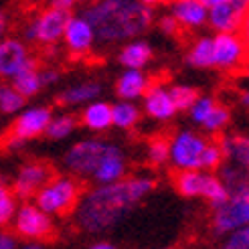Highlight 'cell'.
<instances>
[{
    "instance_id": "obj_20",
    "label": "cell",
    "mask_w": 249,
    "mask_h": 249,
    "mask_svg": "<svg viewBox=\"0 0 249 249\" xmlns=\"http://www.w3.org/2000/svg\"><path fill=\"white\" fill-rule=\"evenodd\" d=\"M152 59V47L146 41H128L120 51V63L126 67V71H140Z\"/></svg>"
},
{
    "instance_id": "obj_27",
    "label": "cell",
    "mask_w": 249,
    "mask_h": 249,
    "mask_svg": "<svg viewBox=\"0 0 249 249\" xmlns=\"http://www.w3.org/2000/svg\"><path fill=\"white\" fill-rule=\"evenodd\" d=\"M77 128V120L73 118L71 114H59V116H53L51 122L47 126V136L53 140H65L69 136L75 132Z\"/></svg>"
},
{
    "instance_id": "obj_1",
    "label": "cell",
    "mask_w": 249,
    "mask_h": 249,
    "mask_svg": "<svg viewBox=\"0 0 249 249\" xmlns=\"http://www.w3.org/2000/svg\"><path fill=\"white\" fill-rule=\"evenodd\" d=\"M150 177L122 178L116 184L93 186L75 205V223L85 233H106L126 219L152 193Z\"/></svg>"
},
{
    "instance_id": "obj_40",
    "label": "cell",
    "mask_w": 249,
    "mask_h": 249,
    "mask_svg": "<svg viewBox=\"0 0 249 249\" xmlns=\"http://www.w3.org/2000/svg\"><path fill=\"white\" fill-rule=\"evenodd\" d=\"M89 249H118L114 243H109V241H95L89 245Z\"/></svg>"
},
{
    "instance_id": "obj_36",
    "label": "cell",
    "mask_w": 249,
    "mask_h": 249,
    "mask_svg": "<svg viewBox=\"0 0 249 249\" xmlns=\"http://www.w3.org/2000/svg\"><path fill=\"white\" fill-rule=\"evenodd\" d=\"M158 24H160V31H162V33H166V35H174V33L178 31V22L174 20L170 15L162 17V18L158 20Z\"/></svg>"
},
{
    "instance_id": "obj_12",
    "label": "cell",
    "mask_w": 249,
    "mask_h": 249,
    "mask_svg": "<svg viewBox=\"0 0 249 249\" xmlns=\"http://www.w3.org/2000/svg\"><path fill=\"white\" fill-rule=\"evenodd\" d=\"M51 178H53L51 166H47L45 162H29L18 170L17 178H15V186H12V193H15V196L22 198V201H29V198H33Z\"/></svg>"
},
{
    "instance_id": "obj_21",
    "label": "cell",
    "mask_w": 249,
    "mask_h": 249,
    "mask_svg": "<svg viewBox=\"0 0 249 249\" xmlns=\"http://www.w3.org/2000/svg\"><path fill=\"white\" fill-rule=\"evenodd\" d=\"M81 122L91 132L109 130L111 128V104L102 102V99H95V102L87 104L81 114Z\"/></svg>"
},
{
    "instance_id": "obj_13",
    "label": "cell",
    "mask_w": 249,
    "mask_h": 249,
    "mask_svg": "<svg viewBox=\"0 0 249 249\" xmlns=\"http://www.w3.org/2000/svg\"><path fill=\"white\" fill-rule=\"evenodd\" d=\"M33 61L35 59L29 53V47L20 39H12V36L0 39V77L12 79Z\"/></svg>"
},
{
    "instance_id": "obj_41",
    "label": "cell",
    "mask_w": 249,
    "mask_h": 249,
    "mask_svg": "<svg viewBox=\"0 0 249 249\" xmlns=\"http://www.w3.org/2000/svg\"><path fill=\"white\" fill-rule=\"evenodd\" d=\"M4 31H6V12L0 8V39H2Z\"/></svg>"
},
{
    "instance_id": "obj_39",
    "label": "cell",
    "mask_w": 249,
    "mask_h": 249,
    "mask_svg": "<svg viewBox=\"0 0 249 249\" xmlns=\"http://www.w3.org/2000/svg\"><path fill=\"white\" fill-rule=\"evenodd\" d=\"M75 4L73 0H55V2H51V6H55V8H61V10H71V6Z\"/></svg>"
},
{
    "instance_id": "obj_42",
    "label": "cell",
    "mask_w": 249,
    "mask_h": 249,
    "mask_svg": "<svg viewBox=\"0 0 249 249\" xmlns=\"http://www.w3.org/2000/svg\"><path fill=\"white\" fill-rule=\"evenodd\" d=\"M18 249H47L43 243H36V241H29V243H24V245H20Z\"/></svg>"
},
{
    "instance_id": "obj_22",
    "label": "cell",
    "mask_w": 249,
    "mask_h": 249,
    "mask_svg": "<svg viewBox=\"0 0 249 249\" xmlns=\"http://www.w3.org/2000/svg\"><path fill=\"white\" fill-rule=\"evenodd\" d=\"M219 148L223 152V160H231V166H237L247 170L249 164V140L245 136H225L221 142Z\"/></svg>"
},
{
    "instance_id": "obj_5",
    "label": "cell",
    "mask_w": 249,
    "mask_h": 249,
    "mask_svg": "<svg viewBox=\"0 0 249 249\" xmlns=\"http://www.w3.org/2000/svg\"><path fill=\"white\" fill-rule=\"evenodd\" d=\"M109 148H111V142H106V140H97V138L79 140L67 150L63 164L75 177L91 178Z\"/></svg>"
},
{
    "instance_id": "obj_14",
    "label": "cell",
    "mask_w": 249,
    "mask_h": 249,
    "mask_svg": "<svg viewBox=\"0 0 249 249\" xmlns=\"http://www.w3.org/2000/svg\"><path fill=\"white\" fill-rule=\"evenodd\" d=\"M245 57V43L235 33H217L213 36V67L233 69Z\"/></svg>"
},
{
    "instance_id": "obj_2",
    "label": "cell",
    "mask_w": 249,
    "mask_h": 249,
    "mask_svg": "<svg viewBox=\"0 0 249 249\" xmlns=\"http://www.w3.org/2000/svg\"><path fill=\"white\" fill-rule=\"evenodd\" d=\"M81 17L91 24L95 41L120 43L144 35L154 22V6L140 0H102L87 6Z\"/></svg>"
},
{
    "instance_id": "obj_43",
    "label": "cell",
    "mask_w": 249,
    "mask_h": 249,
    "mask_svg": "<svg viewBox=\"0 0 249 249\" xmlns=\"http://www.w3.org/2000/svg\"><path fill=\"white\" fill-rule=\"evenodd\" d=\"M241 102H243V106H247V102H249V95H247V93L241 95Z\"/></svg>"
},
{
    "instance_id": "obj_16",
    "label": "cell",
    "mask_w": 249,
    "mask_h": 249,
    "mask_svg": "<svg viewBox=\"0 0 249 249\" xmlns=\"http://www.w3.org/2000/svg\"><path fill=\"white\" fill-rule=\"evenodd\" d=\"M124 174H126V156H124L120 146L111 144V148L107 150L102 162H99L91 178L97 182V186H106V184L120 182L124 178Z\"/></svg>"
},
{
    "instance_id": "obj_25",
    "label": "cell",
    "mask_w": 249,
    "mask_h": 249,
    "mask_svg": "<svg viewBox=\"0 0 249 249\" xmlns=\"http://www.w3.org/2000/svg\"><path fill=\"white\" fill-rule=\"evenodd\" d=\"M140 120V109L132 102H118L111 106V126L120 130H130L134 128Z\"/></svg>"
},
{
    "instance_id": "obj_3",
    "label": "cell",
    "mask_w": 249,
    "mask_h": 249,
    "mask_svg": "<svg viewBox=\"0 0 249 249\" xmlns=\"http://www.w3.org/2000/svg\"><path fill=\"white\" fill-rule=\"evenodd\" d=\"M77 201H79V184L71 177L51 178L35 195V205L49 217L69 213L71 209H75Z\"/></svg>"
},
{
    "instance_id": "obj_7",
    "label": "cell",
    "mask_w": 249,
    "mask_h": 249,
    "mask_svg": "<svg viewBox=\"0 0 249 249\" xmlns=\"http://www.w3.org/2000/svg\"><path fill=\"white\" fill-rule=\"evenodd\" d=\"M69 18H71V15L67 10L49 6L27 24L24 39L43 43V45H55L57 41L63 39V33H65Z\"/></svg>"
},
{
    "instance_id": "obj_37",
    "label": "cell",
    "mask_w": 249,
    "mask_h": 249,
    "mask_svg": "<svg viewBox=\"0 0 249 249\" xmlns=\"http://www.w3.org/2000/svg\"><path fill=\"white\" fill-rule=\"evenodd\" d=\"M39 73H41V83H43V87H45V85H53V83L59 81V73H57L55 69H45V71H39Z\"/></svg>"
},
{
    "instance_id": "obj_6",
    "label": "cell",
    "mask_w": 249,
    "mask_h": 249,
    "mask_svg": "<svg viewBox=\"0 0 249 249\" xmlns=\"http://www.w3.org/2000/svg\"><path fill=\"white\" fill-rule=\"evenodd\" d=\"M207 146V140L196 132L180 130L168 142V160L178 172L201 170V156Z\"/></svg>"
},
{
    "instance_id": "obj_10",
    "label": "cell",
    "mask_w": 249,
    "mask_h": 249,
    "mask_svg": "<svg viewBox=\"0 0 249 249\" xmlns=\"http://www.w3.org/2000/svg\"><path fill=\"white\" fill-rule=\"evenodd\" d=\"M12 225L18 235H22L24 239L29 241H36L49 237L53 231V221L47 213L36 207L35 203H24L17 209L15 219H12Z\"/></svg>"
},
{
    "instance_id": "obj_32",
    "label": "cell",
    "mask_w": 249,
    "mask_h": 249,
    "mask_svg": "<svg viewBox=\"0 0 249 249\" xmlns=\"http://www.w3.org/2000/svg\"><path fill=\"white\" fill-rule=\"evenodd\" d=\"M215 106H217V104H215V99H213V97L198 95V97H196V102H195V104L191 106V109H189L191 120H193L195 124H201V126H203V122L209 118V114L213 111Z\"/></svg>"
},
{
    "instance_id": "obj_17",
    "label": "cell",
    "mask_w": 249,
    "mask_h": 249,
    "mask_svg": "<svg viewBox=\"0 0 249 249\" xmlns=\"http://www.w3.org/2000/svg\"><path fill=\"white\" fill-rule=\"evenodd\" d=\"M63 41H65L69 51L87 53L95 43V35H93L91 24L87 22L81 15H77V17H71L67 20V27H65V33H63Z\"/></svg>"
},
{
    "instance_id": "obj_28",
    "label": "cell",
    "mask_w": 249,
    "mask_h": 249,
    "mask_svg": "<svg viewBox=\"0 0 249 249\" xmlns=\"http://www.w3.org/2000/svg\"><path fill=\"white\" fill-rule=\"evenodd\" d=\"M15 213H17V196L6 182L0 180V229L12 223Z\"/></svg>"
},
{
    "instance_id": "obj_44",
    "label": "cell",
    "mask_w": 249,
    "mask_h": 249,
    "mask_svg": "<svg viewBox=\"0 0 249 249\" xmlns=\"http://www.w3.org/2000/svg\"><path fill=\"white\" fill-rule=\"evenodd\" d=\"M164 249H172V247H164Z\"/></svg>"
},
{
    "instance_id": "obj_26",
    "label": "cell",
    "mask_w": 249,
    "mask_h": 249,
    "mask_svg": "<svg viewBox=\"0 0 249 249\" xmlns=\"http://www.w3.org/2000/svg\"><path fill=\"white\" fill-rule=\"evenodd\" d=\"M189 63L196 69L213 67V36H201L189 51Z\"/></svg>"
},
{
    "instance_id": "obj_34",
    "label": "cell",
    "mask_w": 249,
    "mask_h": 249,
    "mask_svg": "<svg viewBox=\"0 0 249 249\" xmlns=\"http://www.w3.org/2000/svg\"><path fill=\"white\" fill-rule=\"evenodd\" d=\"M148 160L156 166L168 162V142L162 138L152 140L150 146H148Z\"/></svg>"
},
{
    "instance_id": "obj_18",
    "label": "cell",
    "mask_w": 249,
    "mask_h": 249,
    "mask_svg": "<svg viewBox=\"0 0 249 249\" xmlns=\"http://www.w3.org/2000/svg\"><path fill=\"white\" fill-rule=\"evenodd\" d=\"M170 17L182 27L198 29L207 24V6L203 0H178L170 6Z\"/></svg>"
},
{
    "instance_id": "obj_8",
    "label": "cell",
    "mask_w": 249,
    "mask_h": 249,
    "mask_svg": "<svg viewBox=\"0 0 249 249\" xmlns=\"http://www.w3.org/2000/svg\"><path fill=\"white\" fill-rule=\"evenodd\" d=\"M249 225V189L229 193V198L215 209L213 227L217 233H233Z\"/></svg>"
},
{
    "instance_id": "obj_35",
    "label": "cell",
    "mask_w": 249,
    "mask_h": 249,
    "mask_svg": "<svg viewBox=\"0 0 249 249\" xmlns=\"http://www.w3.org/2000/svg\"><path fill=\"white\" fill-rule=\"evenodd\" d=\"M221 249H249V227L229 233Z\"/></svg>"
},
{
    "instance_id": "obj_30",
    "label": "cell",
    "mask_w": 249,
    "mask_h": 249,
    "mask_svg": "<svg viewBox=\"0 0 249 249\" xmlns=\"http://www.w3.org/2000/svg\"><path fill=\"white\" fill-rule=\"evenodd\" d=\"M24 106V99L12 89L8 83H0V111L2 114H17Z\"/></svg>"
},
{
    "instance_id": "obj_33",
    "label": "cell",
    "mask_w": 249,
    "mask_h": 249,
    "mask_svg": "<svg viewBox=\"0 0 249 249\" xmlns=\"http://www.w3.org/2000/svg\"><path fill=\"white\" fill-rule=\"evenodd\" d=\"M229 120H231L229 109L223 107V106H215L213 111L209 114V118L203 122V128L207 132H219V130H223V128L227 126Z\"/></svg>"
},
{
    "instance_id": "obj_38",
    "label": "cell",
    "mask_w": 249,
    "mask_h": 249,
    "mask_svg": "<svg viewBox=\"0 0 249 249\" xmlns=\"http://www.w3.org/2000/svg\"><path fill=\"white\" fill-rule=\"evenodd\" d=\"M0 249H18L17 247V239L12 237L10 233L0 231Z\"/></svg>"
},
{
    "instance_id": "obj_31",
    "label": "cell",
    "mask_w": 249,
    "mask_h": 249,
    "mask_svg": "<svg viewBox=\"0 0 249 249\" xmlns=\"http://www.w3.org/2000/svg\"><path fill=\"white\" fill-rule=\"evenodd\" d=\"M223 164V152L217 142H207L203 156H201V170L205 172H213Z\"/></svg>"
},
{
    "instance_id": "obj_15",
    "label": "cell",
    "mask_w": 249,
    "mask_h": 249,
    "mask_svg": "<svg viewBox=\"0 0 249 249\" xmlns=\"http://www.w3.org/2000/svg\"><path fill=\"white\" fill-rule=\"evenodd\" d=\"M144 109L150 118L160 120V122H166V120L174 118L177 107H174V104H172L168 87L162 85V83H154V85L150 83L148 91L144 93Z\"/></svg>"
},
{
    "instance_id": "obj_9",
    "label": "cell",
    "mask_w": 249,
    "mask_h": 249,
    "mask_svg": "<svg viewBox=\"0 0 249 249\" xmlns=\"http://www.w3.org/2000/svg\"><path fill=\"white\" fill-rule=\"evenodd\" d=\"M207 6V22L217 33H235L243 27L247 15L245 0H203Z\"/></svg>"
},
{
    "instance_id": "obj_11",
    "label": "cell",
    "mask_w": 249,
    "mask_h": 249,
    "mask_svg": "<svg viewBox=\"0 0 249 249\" xmlns=\"http://www.w3.org/2000/svg\"><path fill=\"white\" fill-rule=\"evenodd\" d=\"M51 118H53V111L45 106H33V107H27L24 111H20L15 124H12L10 146L20 148L27 140H33L36 136L45 134Z\"/></svg>"
},
{
    "instance_id": "obj_23",
    "label": "cell",
    "mask_w": 249,
    "mask_h": 249,
    "mask_svg": "<svg viewBox=\"0 0 249 249\" xmlns=\"http://www.w3.org/2000/svg\"><path fill=\"white\" fill-rule=\"evenodd\" d=\"M102 93V85L97 81H81L73 83L59 95L61 104L65 106H81V104H91Z\"/></svg>"
},
{
    "instance_id": "obj_19",
    "label": "cell",
    "mask_w": 249,
    "mask_h": 249,
    "mask_svg": "<svg viewBox=\"0 0 249 249\" xmlns=\"http://www.w3.org/2000/svg\"><path fill=\"white\" fill-rule=\"evenodd\" d=\"M150 87V77L144 71H124L116 81V93L120 102H136L144 97V93Z\"/></svg>"
},
{
    "instance_id": "obj_4",
    "label": "cell",
    "mask_w": 249,
    "mask_h": 249,
    "mask_svg": "<svg viewBox=\"0 0 249 249\" xmlns=\"http://www.w3.org/2000/svg\"><path fill=\"white\" fill-rule=\"evenodd\" d=\"M177 189L182 196H203L211 203V207L217 209L229 198V193L221 178L213 172L205 170H189V172H178L177 174Z\"/></svg>"
},
{
    "instance_id": "obj_29",
    "label": "cell",
    "mask_w": 249,
    "mask_h": 249,
    "mask_svg": "<svg viewBox=\"0 0 249 249\" xmlns=\"http://www.w3.org/2000/svg\"><path fill=\"white\" fill-rule=\"evenodd\" d=\"M168 93L172 97V104H174V107H177V111L178 109H191V106L196 102V97H198V91L193 85H186V83L172 85L168 89Z\"/></svg>"
},
{
    "instance_id": "obj_24",
    "label": "cell",
    "mask_w": 249,
    "mask_h": 249,
    "mask_svg": "<svg viewBox=\"0 0 249 249\" xmlns=\"http://www.w3.org/2000/svg\"><path fill=\"white\" fill-rule=\"evenodd\" d=\"M10 87L15 89L22 99L33 97L43 89V83H41V73L36 69V63H33L29 67H24L18 75H15L10 79Z\"/></svg>"
}]
</instances>
